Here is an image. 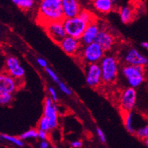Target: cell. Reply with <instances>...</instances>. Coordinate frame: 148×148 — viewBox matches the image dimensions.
<instances>
[{
    "label": "cell",
    "instance_id": "obj_19",
    "mask_svg": "<svg viewBox=\"0 0 148 148\" xmlns=\"http://www.w3.org/2000/svg\"><path fill=\"white\" fill-rule=\"evenodd\" d=\"M119 18L123 23H129L133 18L132 9L129 6L122 7L119 10Z\"/></svg>",
    "mask_w": 148,
    "mask_h": 148
},
{
    "label": "cell",
    "instance_id": "obj_34",
    "mask_svg": "<svg viewBox=\"0 0 148 148\" xmlns=\"http://www.w3.org/2000/svg\"><path fill=\"white\" fill-rule=\"evenodd\" d=\"M39 148H49V143L47 140H41L39 143Z\"/></svg>",
    "mask_w": 148,
    "mask_h": 148
},
{
    "label": "cell",
    "instance_id": "obj_17",
    "mask_svg": "<svg viewBox=\"0 0 148 148\" xmlns=\"http://www.w3.org/2000/svg\"><path fill=\"white\" fill-rule=\"evenodd\" d=\"M92 5L95 9L101 14H107L113 8V0H92Z\"/></svg>",
    "mask_w": 148,
    "mask_h": 148
},
{
    "label": "cell",
    "instance_id": "obj_36",
    "mask_svg": "<svg viewBox=\"0 0 148 148\" xmlns=\"http://www.w3.org/2000/svg\"><path fill=\"white\" fill-rule=\"evenodd\" d=\"M144 143H145L146 146L148 147V139H147V140H144Z\"/></svg>",
    "mask_w": 148,
    "mask_h": 148
},
{
    "label": "cell",
    "instance_id": "obj_12",
    "mask_svg": "<svg viewBox=\"0 0 148 148\" xmlns=\"http://www.w3.org/2000/svg\"><path fill=\"white\" fill-rule=\"evenodd\" d=\"M59 45L61 49L66 54L70 56H76L79 55L82 48V42L79 39L66 36L62 41L60 42Z\"/></svg>",
    "mask_w": 148,
    "mask_h": 148
},
{
    "label": "cell",
    "instance_id": "obj_37",
    "mask_svg": "<svg viewBox=\"0 0 148 148\" xmlns=\"http://www.w3.org/2000/svg\"><path fill=\"white\" fill-rule=\"evenodd\" d=\"M33 1H34L35 2H39V3H40L42 0H33Z\"/></svg>",
    "mask_w": 148,
    "mask_h": 148
},
{
    "label": "cell",
    "instance_id": "obj_7",
    "mask_svg": "<svg viewBox=\"0 0 148 148\" xmlns=\"http://www.w3.org/2000/svg\"><path fill=\"white\" fill-rule=\"evenodd\" d=\"M86 82L92 88H96L103 82L101 69L99 64H92L86 66Z\"/></svg>",
    "mask_w": 148,
    "mask_h": 148
},
{
    "label": "cell",
    "instance_id": "obj_32",
    "mask_svg": "<svg viewBox=\"0 0 148 148\" xmlns=\"http://www.w3.org/2000/svg\"><path fill=\"white\" fill-rule=\"evenodd\" d=\"M38 132H39V138L41 139L42 140H47L48 139V132H45V131L42 130H38Z\"/></svg>",
    "mask_w": 148,
    "mask_h": 148
},
{
    "label": "cell",
    "instance_id": "obj_31",
    "mask_svg": "<svg viewBox=\"0 0 148 148\" xmlns=\"http://www.w3.org/2000/svg\"><path fill=\"white\" fill-rule=\"evenodd\" d=\"M37 64L39 65V66L42 67V68H46L48 67V64H47V61L42 58H37Z\"/></svg>",
    "mask_w": 148,
    "mask_h": 148
},
{
    "label": "cell",
    "instance_id": "obj_18",
    "mask_svg": "<svg viewBox=\"0 0 148 148\" xmlns=\"http://www.w3.org/2000/svg\"><path fill=\"white\" fill-rule=\"evenodd\" d=\"M133 118H134V114L132 112L123 113V123L125 125L126 130L131 134H135L136 133V129H134L133 125Z\"/></svg>",
    "mask_w": 148,
    "mask_h": 148
},
{
    "label": "cell",
    "instance_id": "obj_1",
    "mask_svg": "<svg viewBox=\"0 0 148 148\" xmlns=\"http://www.w3.org/2000/svg\"><path fill=\"white\" fill-rule=\"evenodd\" d=\"M65 19L61 0H42L38 8L39 23L45 26L55 21H63Z\"/></svg>",
    "mask_w": 148,
    "mask_h": 148
},
{
    "label": "cell",
    "instance_id": "obj_38",
    "mask_svg": "<svg viewBox=\"0 0 148 148\" xmlns=\"http://www.w3.org/2000/svg\"><path fill=\"white\" fill-rule=\"evenodd\" d=\"M51 148H57V147H51Z\"/></svg>",
    "mask_w": 148,
    "mask_h": 148
},
{
    "label": "cell",
    "instance_id": "obj_22",
    "mask_svg": "<svg viewBox=\"0 0 148 148\" xmlns=\"http://www.w3.org/2000/svg\"><path fill=\"white\" fill-rule=\"evenodd\" d=\"M80 18L83 20L84 21H86V23L89 24V23H92V22H95V19H94V14H92V12H90L88 10L82 9L81 11V12L79 14Z\"/></svg>",
    "mask_w": 148,
    "mask_h": 148
},
{
    "label": "cell",
    "instance_id": "obj_33",
    "mask_svg": "<svg viewBox=\"0 0 148 148\" xmlns=\"http://www.w3.org/2000/svg\"><path fill=\"white\" fill-rule=\"evenodd\" d=\"M70 146L73 148H81L82 146V142L81 140H73L70 143Z\"/></svg>",
    "mask_w": 148,
    "mask_h": 148
},
{
    "label": "cell",
    "instance_id": "obj_16",
    "mask_svg": "<svg viewBox=\"0 0 148 148\" xmlns=\"http://www.w3.org/2000/svg\"><path fill=\"white\" fill-rule=\"evenodd\" d=\"M100 30H101V28L99 27V25L97 24V22L95 21L89 23L80 39L82 45H89L91 43L95 42Z\"/></svg>",
    "mask_w": 148,
    "mask_h": 148
},
{
    "label": "cell",
    "instance_id": "obj_20",
    "mask_svg": "<svg viewBox=\"0 0 148 148\" xmlns=\"http://www.w3.org/2000/svg\"><path fill=\"white\" fill-rule=\"evenodd\" d=\"M12 2L22 11H29L34 7L35 2L33 0H12Z\"/></svg>",
    "mask_w": 148,
    "mask_h": 148
},
{
    "label": "cell",
    "instance_id": "obj_10",
    "mask_svg": "<svg viewBox=\"0 0 148 148\" xmlns=\"http://www.w3.org/2000/svg\"><path fill=\"white\" fill-rule=\"evenodd\" d=\"M58 107L53 101L50 97L45 98L44 102V110H43V116L49 119L51 130L55 129L58 125Z\"/></svg>",
    "mask_w": 148,
    "mask_h": 148
},
{
    "label": "cell",
    "instance_id": "obj_21",
    "mask_svg": "<svg viewBox=\"0 0 148 148\" xmlns=\"http://www.w3.org/2000/svg\"><path fill=\"white\" fill-rule=\"evenodd\" d=\"M1 138L5 140L9 141V142L12 143V144H15L17 146L19 147H23V140L20 138H17V137L12 136V135H8L7 134H0Z\"/></svg>",
    "mask_w": 148,
    "mask_h": 148
},
{
    "label": "cell",
    "instance_id": "obj_29",
    "mask_svg": "<svg viewBox=\"0 0 148 148\" xmlns=\"http://www.w3.org/2000/svg\"><path fill=\"white\" fill-rule=\"evenodd\" d=\"M49 95H50V97H51L53 101L55 102V103L58 101V94H57L56 90H55V88H53V87H51V86H49Z\"/></svg>",
    "mask_w": 148,
    "mask_h": 148
},
{
    "label": "cell",
    "instance_id": "obj_15",
    "mask_svg": "<svg viewBox=\"0 0 148 148\" xmlns=\"http://www.w3.org/2000/svg\"><path fill=\"white\" fill-rule=\"evenodd\" d=\"M61 4L65 18L77 17L82 11L78 0H61Z\"/></svg>",
    "mask_w": 148,
    "mask_h": 148
},
{
    "label": "cell",
    "instance_id": "obj_5",
    "mask_svg": "<svg viewBox=\"0 0 148 148\" xmlns=\"http://www.w3.org/2000/svg\"><path fill=\"white\" fill-rule=\"evenodd\" d=\"M66 36L80 40L84 32L88 27V23L84 21L79 16L72 18H65L63 21Z\"/></svg>",
    "mask_w": 148,
    "mask_h": 148
},
{
    "label": "cell",
    "instance_id": "obj_14",
    "mask_svg": "<svg viewBox=\"0 0 148 148\" xmlns=\"http://www.w3.org/2000/svg\"><path fill=\"white\" fill-rule=\"evenodd\" d=\"M95 42L101 46L103 51L108 52L112 50L113 47L115 45L116 38L107 29H101Z\"/></svg>",
    "mask_w": 148,
    "mask_h": 148
},
{
    "label": "cell",
    "instance_id": "obj_35",
    "mask_svg": "<svg viewBox=\"0 0 148 148\" xmlns=\"http://www.w3.org/2000/svg\"><path fill=\"white\" fill-rule=\"evenodd\" d=\"M141 46L148 50V42H144L141 43Z\"/></svg>",
    "mask_w": 148,
    "mask_h": 148
},
{
    "label": "cell",
    "instance_id": "obj_25",
    "mask_svg": "<svg viewBox=\"0 0 148 148\" xmlns=\"http://www.w3.org/2000/svg\"><path fill=\"white\" fill-rule=\"evenodd\" d=\"M13 101V94H0V104L2 106H8Z\"/></svg>",
    "mask_w": 148,
    "mask_h": 148
},
{
    "label": "cell",
    "instance_id": "obj_8",
    "mask_svg": "<svg viewBox=\"0 0 148 148\" xmlns=\"http://www.w3.org/2000/svg\"><path fill=\"white\" fill-rule=\"evenodd\" d=\"M45 30L50 38L55 43H58L62 41L66 36L63 21H55L47 23L44 26Z\"/></svg>",
    "mask_w": 148,
    "mask_h": 148
},
{
    "label": "cell",
    "instance_id": "obj_28",
    "mask_svg": "<svg viewBox=\"0 0 148 148\" xmlns=\"http://www.w3.org/2000/svg\"><path fill=\"white\" fill-rule=\"evenodd\" d=\"M58 88L59 89L63 92V93L66 95H72V91L70 90V88H69L68 86H66L64 82H59Z\"/></svg>",
    "mask_w": 148,
    "mask_h": 148
},
{
    "label": "cell",
    "instance_id": "obj_11",
    "mask_svg": "<svg viewBox=\"0 0 148 148\" xmlns=\"http://www.w3.org/2000/svg\"><path fill=\"white\" fill-rule=\"evenodd\" d=\"M125 64L145 66L148 65V58L134 48H130L123 56Z\"/></svg>",
    "mask_w": 148,
    "mask_h": 148
},
{
    "label": "cell",
    "instance_id": "obj_27",
    "mask_svg": "<svg viewBox=\"0 0 148 148\" xmlns=\"http://www.w3.org/2000/svg\"><path fill=\"white\" fill-rule=\"evenodd\" d=\"M45 72H46V73L49 75V77H50L55 82L58 84L59 82H60L58 75L54 72V70L51 68H50V67H46V68H45Z\"/></svg>",
    "mask_w": 148,
    "mask_h": 148
},
{
    "label": "cell",
    "instance_id": "obj_13",
    "mask_svg": "<svg viewBox=\"0 0 148 148\" xmlns=\"http://www.w3.org/2000/svg\"><path fill=\"white\" fill-rule=\"evenodd\" d=\"M19 80H17L6 72L0 75V94H13L19 87Z\"/></svg>",
    "mask_w": 148,
    "mask_h": 148
},
{
    "label": "cell",
    "instance_id": "obj_4",
    "mask_svg": "<svg viewBox=\"0 0 148 148\" xmlns=\"http://www.w3.org/2000/svg\"><path fill=\"white\" fill-rule=\"evenodd\" d=\"M79 55L81 56L82 62L88 65L92 64H99L106 55L105 51H103L101 46L95 42L89 45H83Z\"/></svg>",
    "mask_w": 148,
    "mask_h": 148
},
{
    "label": "cell",
    "instance_id": "obj_24",
    "mask_svg": "<svg viewBox=\"0 0 148 148\" xmlns=\"http://www.w3.org/2000/svg\"><path fill=\"white\" fill-rule=\"evenodd\" d=\"M36 138H39V132L36 129H29L20 135V138L21 140H27V139Z\"/></svg>",
    "mask_w": 148,
    "mask_h": 148
},
{
    "label": "cell",
    "instance_id": "obj_6",
    "mask_svg": "<svg viewBox=\"0 0 148 148\" xmlns=\"http://www.w3.org/2000/svg\"><path fill=\"white\" fill-rule=\"evenodd\" d=\"M137 92L135 88L128 87L122 91L119 97V107L124 113L132 112L136 105Z\"/></svg>",
    "mask_w": 148,
    "mask_h": 148
},
{
    "label": "cell",
    "instance_id": "obj_23",
    "mask_svg": "<svg viewBox=\"0 0 148 148\" xmlns=\"http://www.w3.org/2000/svg\"><path fill=\"white\" fill-rule=\"evenodd\" d=\"M38 129L39 130H42L49 132V131H51V126L49 123V119L46 117L42 116L41 119H39V123H38Z\"/></svg>",
    "mask_w": 148,
    "mask_h": 148
},
{
    "label": "cell",
    "instance_id": "obj_9",
    "mask_svg": "<svg viewBox=\"0 0 148 148\" xmlns=\"http://www.w3.org/2000/svg\"><path fill=\"white\" fill-rule=\"evenodd\" d=\"M5 72L17 80L24 77L25 70L21 64L20 60L14 56H8L5 59Z\"/></svg>",
    "mask_w": 148,
    "mask_h": 148
},
{
    "label": "cell",
    "instance_id": "obj_30",
    "mask_svg": "<svg viewBox=\"0 0 148 148\" xmlns=\"http://www.w3.org/2000/svg\"><path fill=\"white\" fill-rule=\"evenodd\" d=\"M96 132H97V137H98L99 140H101L102 143H105L106 136H105V134H104V133H103V131L100 129V128H97V129H96Z\"/></svg>",
    "mask_w": 148,
    "mask_h": 148
},
{
    "label": "cell",
    "instance_id": "obj_26",
    "mask_svg": "<svg viewBox=\"0 0 148 148\" xmlns=\"http://www.w3.org/2000/svg\"><path fill=\"white\" fill-rule=\"evenodd\" d=\"M136 136L140 139L143 140H147L148 139V123H147L146 125H144L142 128H140L136 131Z\"/></svg>",
    "mask_w": 148,
    "mask_h": 148
},
{
    "label": "cell",
    "instance_id": "obj_2",
    "mask_svg": "<svg viewBox=\"0 0 148 148\" xmlns=\"http://www.w3.org/2000/svg\"><path fill=\"white\" fill-rule=\"evenodd\" d=\"M103 83L112 84L116 82L119 75V62L115 56L107 55L99 63Z\"/></svg>",
    "mask_w": 148,
    "mask_h": 148
},
{
    "label": "cell",
    "instance_id": "obj_3",
    "mask_svg": "<svg viewBox=\"0 0 148 148\" xmlns=\"http://www.w3.org/2000/svg\"><path fill=\"white\" fill-rule=\"evenodd\" d=\"M121 73L131 88H138L144 81V66L125 64L121 69Z\"/></svg>",
    "mask_w": 148,
    "mask_h": 148
}]
</instances>
